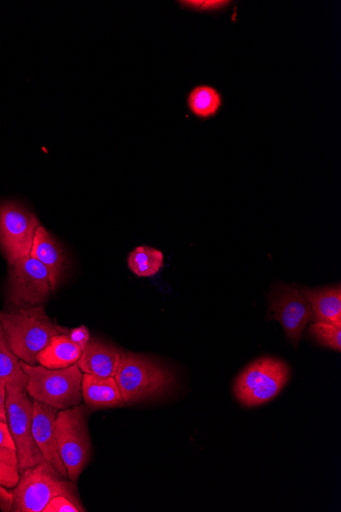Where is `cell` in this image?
I'll list each match as a JSON object with an SVG mask.
<instances>
[{
    "mask_svg": "<svg viewBox=\"0 0 341 512\" xmlns=\"http://www.w3.org/2000/svg\"><path fill=\"white\" fill-rule=\"evenodd\" d=\"M14 503V497L12 492H9L7 488L0 486V510L4 512L12 511Z\"/></svg>",
    "mask_w": 341,
    "mask_h": 512,
    "instance_id": "26",
    "label": "cell"
},
{
    "mask_svg": "<svg viewBox=\"0 0 341 512\" xmlns=\"http://www.w3.org/2000/svg\"><path fill=\"white\" fill-rule=\"evenodd\" d=\"M312 337L322 346L341 351V327L329 322L315 321L310 328Z\"/></svg>",
    "mask_w": 341,
    "mask_h": 512,
    "instance_id": "21",
    "label": "cell"
},
{
    "mask_svg": "<svg viewBox=\"0 0 341 512\" xmlns=\"http://www.w3.org/2000/svg\"><path fill=\"white\" fill-rule=\"evenodd\" d=\"M82 355L68 335H60L51 341L38 355L37 363L50 369H62L74 365Z\"/></svg>",
    "mask_w": 341,
    "mask_h": 512,
    "instance_id": "16",
    "label": "cell"
},
{
    "mask_svg": "<svg viewBox=\"0 0 341 512\" xmlns=\"http://www.w3.org/2000/svg\"><path fill=\"white\" fill-rule=\"evenodd\" d=\"M6 395L7 389L6 384L0 381V421L7 422V412H6Z\"/></svg>",
    "mask_w": 341,
    "mask_h": 512,
    "instance_id": "27",
    "label": "cell"
},
{
    "mask_svg": "<svg viewBox=\"0 0 341 512\" xmlns=\"http://www.w3.org/2000/svg\"><path fill=\"white\" fill-rule=\"evenodd\" d=\"M164 265V254L155 248H135L128 257L129 269L139 277L155 276Z\"/></svg>",
    "mask_w": 341,
    "mask_h": 512,
    "instance_id": "18",
    "label": "cell"
},
{
    "mask_svg": "<svg viewBox=\"0 0 341 512\" xmlns=\"http://www.w3.org/2000/svg\"><path fill=\"white\" fill-rule=\"evenodd\" d=\"M28 377L29 396L59 410L77 406L82 401V371L77 363L67 368L50 369L20 361Z\"/></svg>",
    "mask_w": 341,
    "mask_h": 512,
    "instance_id": "3",
    "label": "cell"
},
{
    "mask_svg": "<svg viewBox=\"0 0 341 512\" xmlns=\"http://www.w3.org/2000/svg\"><path fill=\"white\" fill-rule=\"evenodd\" d=\"M28 378L21 367L19 358L12 352L0 322V381L7 384L13 379Z\"/></svg>",
    "mask_w": 341,
    "mask_h": 512,
    "instance_id": "19",
    "label": "cell"
},
{
    "mask_svg": "<svg viewBox=\"0 0 341 512\" xmlns=\"http://www.w3.org/2000/svg\"><path fill=\"white\" fill-rule=\"evenodd\" d=\"M54 292L50 272L33 257L11 266L8 302L17 308L45 302Z\"/></svg>",
    "mask_w": 341,
    "mask_h": 512,
    "instance_id": "9",
    "label": "cell"
},
{
    "mask_svg": "<svg viewBox=\"0 0 341 512\" xmlns=\"http://www.w3.org/2000/svg\"><path fill=\"white\" fill-rule=\"evenodd\" d=\"M183 7L197 12H218L227 7L230 3L220 0H208V2H180Z\"/></svg>",
    "mask_w": 341,
    "mask_h": 512,
    "instance_id": "23",
    "label": "cell"
},
{
    "mask_svg": "<svg viewBox=\"0 0 341 512\" xmlns=\"http://www.w3.org/2000/svg\"><path fill=\"white\" fill-rule=\"evenodd\" d=\"M0 322L12 352L30 365H36L37 355L53 338L70 333L36 305L0 312Z\"/></svg>",
    "mask_w": 341,
    "mask_h": 512,
    "instance_id": "1",
    "label": "cell"
},
{
    "mask_svg": "<svg viewBox=\"0 0 341 512\" xmlns=\"http://www.w3.org/2000/svg\"><path fill=\"white\" fill-rule=\"evenodd\" d=\"M0 447L16 450L14 438L7 422L0 421Z\"/></svg>",
    "mask_w": 341,
    "mask_h": 512,
    "instance_id": "25",
    "label": "cell"
},
{
    "mask_svg": "<svg viewBox=\"0 0 341 512\" xmlns=\"http://www.w3.org/2000/svg\"><path fill=\"white\" fill-rule=\"evenodd\" d=\"M289 374L290 370L285 362L269 357L260 358L237 378L234 394L242 405H263L282 391Z\"/></svg>",
    "mask_w": 341,
    "mask_h": 512,
    "instance_id": "7",
    "label": "cell"
},
{
    "mask_svg": "<svg viewBox=\"0 0 341 512\" xmlns=\"http://www.w3.org/2000/svg\"><path fill=\"white\" fill-rule=\"evenodd\" d=\"M38 218L18 202L0 204V246L10 266L30 257Z\"/></svg>",
    "mask_w": 341,
    "mask_h": 512,
    "instance_id": "8",
    "label": "cell"
},
{
    "mask_svg": "<svg viewBox=\"0 0 341 512\" xmlns=\"http://www.w3.org/2000/svg\"><path fill=\"white\" fill-rule=\"evenodd\" d=\"M187 105L194 116L207 120L215 117L220 111L222 97L215 87L200 85L190 91Z\"/></svg>",
    "mask_w": 341,
    "mask_h": 512,
    "instance_id": "17",
    "label": "cell"
},
{
    "mask_svg": "<svg viewBox=\"0 0 341 512\" xmlns=\"http://www.w3.org/2000/svg\"><path fill=\"white\" fill-rule=\"evenodd\" d=\"M82 398L86 407L92 410L126 405L115 378H101L84 374Z\"/></svg>",
    "mask_w": 341,
    "mask_h": 512,
    "instance_id": "14",
    "label": "cell"
},
{
    "mask_svg": "<svg viewBox=\"0 0 341 512\" xmlns=\"http://www.w3.org/2000/svg\"><path fill=\"white\" fill-rule=\"evenodd\" d=\"M122 351L101 340L91 339L77 362L84 374L101 378H115Z\"/></svg>",
    "mask_w": 341,
    "mask_h": 512,
    "instance_id": "12",
    "label": "cell"
},
{
    "mask_svg": "<svg viewBox=\"0 0 341 512\" xmlns=\"http://www.w3.org/2000/svg\"><path fill=\"white\" fill-rule=\"evenodd\" d=\"M30 256L50 272L55 291L64 273L67 256L61 244L42 225L36 229Z\"/></svg>",
    "mask_w": 341,
    "mask_h": 512,
    "instance_id": "13",
    "label": "cell"
},
{
    "mask_svg": "<svg viewBox=\"0 0 341 512\" xmlns=\"http://www.w3.org/2000/svg\"><path fill=\"white\" fill-rule=\"evenodd\" d=\"M59 409L33 399L32 432L36 445L45 462L61 477L68 478V471L61 460L54 424Z\"/></svg>",
    "mask_w": 341,
    "mask_h": 512,
    "instance_id": "11",
    "label": "cell"
},
{
    "mask_svg": "<svg viewBox=\"0 0 341 512\" xmlns=\"http://www.w3.org/2000/svg\"><path fill=\"white\" fill-rule=\"evenodd\" d=\"M12 494L14 512H43L48 502L60 495L80 499L75 483L58 475L46 462L22 472Z\"/></svg>",
    "mask_w": 341,
    "mask_h": 512,
    "instance_id": "6",
    "label": "cell"
},
{
    "mask_svg": "<svg viewBox=\"0 0 341 512\" xmlns=\"http://www.w3.org/2000/svg\"><path fill=\"white\" fill-rule=\"evenodd\" d=\"M86 511L80 499L66 495L53 498L44 507L43 512H84Z\"/></svg>",
    "mask_w": 341,
    "mask_h": 512,
    "instance_id": "22",
    "label": "cell"
},
{
    "mask_svg": "<svg viewBox=\"0 0 341 512\" xmlns=\"http://www.w3.org/2000/svg\"><path fill=\"white\" fill-rule=\"evenodd\" d=\"M27 383L28 378L13 379L6 384L7 421L15 441L20 473L45 462L33 438V401Z\"/></svg>",
    "mask_w": 341,
    "mask_h": 512,
    "instance_id": "4",
    "label": "cell"
},
{
    "mask_svg": "<svg viewBox=\"0 0 341 512\" xmlns=\"http://www.w3.org/2000/svg\"><path fill=\"white\" fill-rule=\"evenodd\" d=\"M314 312V321L329 322L341 327L340 286L321 290H301Z\"/></svg>",
    "mask_w": 341,
    "mask_h": 512,
    "instance_id": "15",
    "label": "cell"
},
{
    "mask_svg": "<svg viewBox=\"0 0 341 512\" xmlns=\"http://www.w3.org/2000/svg\"><path fill=\"white\" fill-rule=\"evenodd\" d=\"M70 340L77 345L82 351L87 346L90 341L89 330L85 327V325H80V327L70 330L69 333Z\"/></svg>",
    "mask_w": 341,
    "mask_h": 512,
    "instance_id": "24",
    "label": "cell"
},
{
    "mask_svg": "<svg viewBox=\"0 0 341 512\" xmlns=\"http://www.w3.org/2000/svg\"><path fill=\"white\" fill-rule=\"evenodd\" d=\"M115 380L125 404L167 394L174 378L170 370L156 361L134 353L122 352Z\"/></svg>",
    "mask_w": 341,
    "mask_h": 512,
    "instance_id": "2",
    "label": "cell"
},
{
    "mask_svg": "<svg viewBox=\"0 0 341 512\" xmlns=\"http://www.w3.org/2000/svg\"><path fill=\"white\" fill-rule=\"evenodd\" d=\"M271 318L282 324L287 339L298 346L307 324L314 320V312L296 286L276 285L270 295Z\"/></svg>",
    "mask_w": 341,
    "mask_h": 512,
    "instance_id": "10",
    "label": "cell"
},
{
    "mask_svg": "<svg viewBox=\"0 0 341 512\" xmlns=\"http://www.w3.org/2000/svg\"><path fill=\"white\" fill-rule=\"evenodd\" d=\"M54 430L58 451L68 471V478L76 483L92 454L86 407L77 405L59 411Z\"/></svg>",
    "mask_w": 341,
    "mask_h": 512,
    "instance_id": "5",
    "label": "cell"
},
{
    "mask_svg": "<svg viewBox=\"0 0 341 512\" xmlns=\"http://www.w3.org/2000/svg\"><path fill=\"white\" fill-rule=\"evenodd\" d=\"M20 477L16 450L0 447V486L14 489L18 485Z\"/></svg>",
    "mask_w": 341,
    "mask_h": 512,
    "instance_id": "20",
    "label": "cell"
}]
</instances>
